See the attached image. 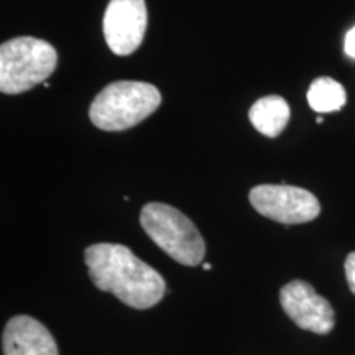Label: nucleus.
Masks as SVG:
<instances>
[{"label": "nucleus", "mask_w": 355, "mask_h": 355, "mask_svg": "<svg viewBox=\"0 0 355 355\" xmlns=\"http://www.w3.org/2000/svg\"><path fill=\"white\" fill-rule=\"evenodd\" d=\"M140 224L146 235L178 263L196 266L206 255V242L196 225L168 204H146L141 209Z\"/></svg>", "instance_id": "obj_4"}, {"label": "nucleus", "mask_w": 355, "mask_h": 355, "mask_svg": "<svg viewBox=\"0 0 355 355\" xmlns=\"http://www.w3.org/2000/svg\"><path fill=\"white\" fill-rule=\"evenodd\" d=\"M162 104L153 84L117 81L105 86L89 107V119L104 132H122L150 117Z\"/></svg>", "instance_id": "obj_2"}, {"label": "nucleus", "mask_w": 355, "mask_h": 355, "mask_svg": "<svg viewBox=\"0 0 355 355\" xmlns=\"http://www.w3.org/2000/svg\"><path fill=\"white\" fill-rule=\"evenodd\" d=\"M345 53L350 58H355V26L347 33V37H345Z\"/></svg>", "instance_id": "obj_12"}, {"label": "nucleus", "mask_w": 355, "mask_h": 355, "mask_svg": "<svg viewBox=\"0 0 355 355\" xmlns=\"http://www.w3.org/2000/svg\"><path fill=\"white\" fill-rule=\"evenodd\" d=\"M282 308L296 326L314 334H329L334 329L336 313L329 301L303 279H295L279 291Z\"/></svg>", "instance_id": "obj_7"}, {"label": "nucleus", "mask_w": 355, "mask_h": 355, "mask_svg": "<svg viewBox=\"0 0 355 355\" xmlns=\"http://www.w3.org/2000/svg\"><path fill=\"white\" fill-rule=\"evenodd\" d=\"M58 66L53 44L33 37H17L0 46V91L21 94L46 81Z\"/></svg>", "instance_id": "obj_3"}, {"label": "nucleus", "mask_w": 355, "mask_h": 355, "mask_svg": "<svg viewBox=\"0 0 355 355\" xmlns=\"http://www.w3.org/2000/svg\"><path fill=\"white\" fill-rule=\"evenodd\" d=\"M3 355H58V345L51 332L37 319L12 318L2 334Z\"/></svg>", "instance_id": "obj_8"}, {"label": "nucleus", "mask_w": 355, "mask_h": 355, "mask_svg": "<svg viewBox=\"0 0 355 355\" xmlns=\"http://www.w3.org/2000/svg\"><path fill=\"white\" fill-rule=\"evenodd\" d=\"M202 268L206 270V272H209V270H212V266H211V263H204Z\"/></svg>", "instance_id": "obj_13"}, {"label": "nucleus", "mask_w": 355, "mask_h": 355, "mask_svg": "<svg viewBox=\"0 0 355 355\" xmlns=\"http://www.w3.org/2000/svg\"><path fill=\"white\" fill-rule=\"evenodd\" d=\"M345 278H347L350 291L355 295V252L349 254L347 259H345Z\"/></svg>", "instance_id": "obj_11"}, {"label": "nucleus", "mask_w": 355, "mask_h": 355, "mask_svg": "<svg viewBox=\"0 0 355 355\" xmlns=\"http://www.w3.org/2000/svg\"><path fill=\"white\" fill-rule=\"evenodd\" d=\"M250 204L259 214L279 224H304L321 212L318 198L308 189L288 184H260L250 191Z\"/></svg>", "instance_id": "obj_5"}, {"label": "nucleus", "mask_w": 355, "mask_h": 355, "mask_svg": "<svg viewBox=\"0 0 355 355\" xmlns=\"http://www.w3.org/2000/svg\"><path fill=\"white\" fill-rule=\"evenodd\" d=\"M252 125L265 137L275 139L285 130L290 121V105L279 96L261 97L250 107L248 112Z\"/></svg>", "instance_id": "obj_9"}, {"label": "nucleus", "mask_w": 355, "mask_h": 355, "mask_svg": "<svg viewBox=\"0 0 355 355\" xmlns=\"http://www.w3.org/2000/svg\"><path fill=\"white\" fill-rule=\"evenodd\" d=\"M148 12L145 0H110L102 30L110 51L117 56L132 55L144 42Z\"/></svg>", "instance_id": "obj_6"}, {"label": "nucleus", "mask_w": 355, "mask_h": 355, "mask_svg": "<svg viewBox=\"0 0 355 355\" xmlns=\"http://www.w3.org/2000/svg\"><path fill=\"white\" fill-rule=\"evenodd\" d=\"M345 101H347V96H345L343 84L334 81L332 78H318L309 86L308 102L314 112H336L344 107Z\"/></svg>", "instance_id": "obj_10"}, {"label": "nucleus", "mask_w": 355, "mask_h": 355, "mask_svg": "<svg viewBox=\"0 0 355 355\" xmlns=\"http://www.w3.org/2000/svg\"><path fill=\"white\" fill-rule=\"evenodd\" d=\"M84 260L96 288L112 293L130 308H153L165 296L166 283L162 275L125 245L96 243L84 250Z\"/></svg>", "instance_id": "obj_1"}]
</instances>
